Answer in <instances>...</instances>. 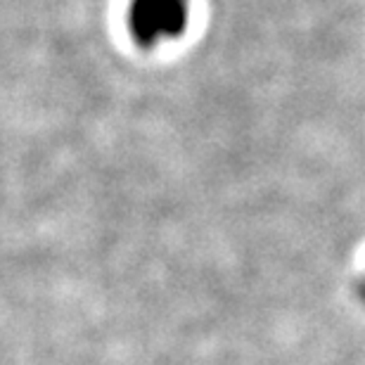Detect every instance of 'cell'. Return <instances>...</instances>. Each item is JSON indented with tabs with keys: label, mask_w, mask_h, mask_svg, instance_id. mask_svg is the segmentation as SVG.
I'll return each instance as SVG.
<instances>
[{
	"label": "cell",
	"mask_w": 365,
	"mask_h": 365,
	"mask_svg": "<svg viewBox=\"0 0 365 365\" xmlns=\"http://www.w3.org/2000/svg\"><path fill=\"white\" fill-rule=\"evenodd\" d=\"M187 21V0H130L128 24L140 43L176 38Z\"/></svg>",
	"instance_id": "obj_1"
}]
</instances>
